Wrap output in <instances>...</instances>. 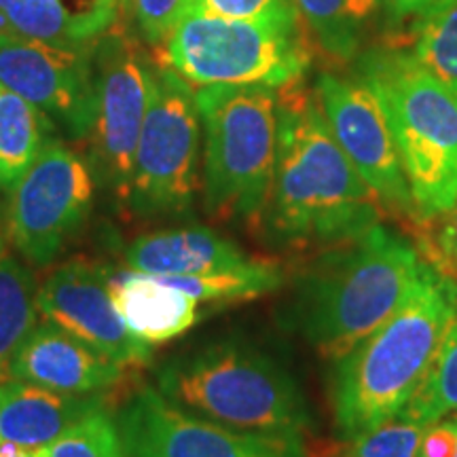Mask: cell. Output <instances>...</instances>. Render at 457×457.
Instances as JSON below:
<instances>
[{"label":"cell","instance_id":"cell-1","mask_svg":"<svg viewBox=\"0 0 457 457\" xmlns=\"http://www.w3.org/2000/svg\"><path fill=\"white\" fill-rule=\"evenodd\" d=\"M384 208L347 159L318 94L301 81L278 89V155L262 222L288 248L328 245L362 236Z\"/></svg>","mask_w":457,"mask_h":457},{"label":"cell","instance_id":"cell-2","mask_svg":"<svg viewBox=\"0 0 457 457\" xmlns=\"http://www.w3.org/2000/svg\"><path fill=\"white\" fill-rule=\"evenodd\" d=\"M426 261L413 242L377 222L324 248L296 276L286 324L318 356L339 360L398 310Z\"/></svg>","mask_w":457,"mask_h":457},{"label":"cell","instance_id":"cell-3","mask_svg":"<svg viewBox=\"0 0 457 457\" xmlns=\"http://www.w3.org/2000/svg\"><path fill=\"white\" fill-rule=\"evenodd\" d=\"M457 318V278L426 261L420 282L367 339L335 360L330 381L341 441L396 420Z\"/></svg>","mask_w":457,"mask_h":457},{"label":"cell","instance_id":"cell-4","mask_svg":"<svg viewBox=\"0 0 457 457\" xmlns=\"http://www.w3.org/2000/svg\"><path fill=\"white\" fill-rule=\"evenodd\" d=\"M157 390L176 407L233 430L305 438L316 428L293 373L236 339L170 358L157 370Z\"/></svg>","mask_w":457,"mask_h":457},{"label":"cell","instance_id":"cell-5","mask_svg":"<svg viewBox=\"0 0 457 457\" xmlns=\"http://www.w3.org/2000/svg\"><path fill=\"white\" fill-rule=\"evenodd\" d=\"M390 123L421 222L457 202V96L413 55L384 54L364 64Z\"/></svg>","mask_w":457,"mask_h":457},{"label":"cell","instance_id":"cell-6","mask_svg":"<svg viewBox=\"0 0 457 457\" xmlns=\"http://www.w3.org/2000/svg\"><path fill=\"white\" fill-rule=\"evenodd\" d=\"M195 100L205 134V212L216 220L261 219L276 171L278 89L210 85Z\"/></svg>","mask_w":457,"mask_h":457},{"label":"cell","instance_id":"cell-7","mask_svg":"<svg viewBox=\"0 0 457 457\" xmlns=\"http://www.w3.org/2000/svg\"><path fill=\"white\" fill-rule=\"evenodd\" d=\"M163 62L195 87L262 85L282 89L299 83L310 64L296 26L231 20L191 4L168 41Z\"/></svg>","mask_w":457,"mask_h":457},{"label":"cell","instance_id":"cell-8","mask_svg":"<svg viewBox=\"0 0 457 457\" xmlns=\"http://www.w3.org/2000/svg\"><path fill=\"white\" fill-rule=\"evenodd\" d=\"M199 140L202 119L193 85L170 66L153 68L125 204L131 212L142 219L191 214L199 191Z\"/></svg>","mask_w":457,"mask_h":457},{"label":"cell","instance_id":"cell-9","mask_svg":"<svg viewBox=\"0 0 457 457\" xmlns=\"http://www.w3.org/2000/svg\"><path fill=\"white\" fill-rule=\"evenodd\" d=\"M96 179L87 159L49 138L9 188L4 237L28 265L47 267L91 216Z\"/></svg>","mask_w":457,"mask_h":457},{"label":"cell","instance_id":"cell-10","mask_svg":"<svg viewBox=\"0 0 457 457\" xmlns=\"http://www.w3.org/2000/svg\"><path fill=\"white\" fill-rule=\"evenodd\" d=\"M96 117L87 165L96 185L128 204L136 146L151 100L153 68L123 32H104L94 45Z\"/></svg>","mask_w":457,"mask_h":457},{"label":"cell","instance_id":"cell-11","mask_svg":"<svg viewBox=\"0 0 457 457\" xmlns=\"http://www.w3.org/2000/svg\"><path fill=\"white\" fill-rule=\"evenodd\" d=\"M117 424L128 457H310L303 436L233 430L176 407L151 386L131 394Z\"/></svg>","mask_w":457,"mask_h":457},{"label":"cell","instance_id":"cell-12","mask_svg":"<svg viewBox=\"0 0 457 457\" xmlns=\"http://www.w3.org/2000/svg\"><path fill=\"white\" fill-rule=\"evenodd\" d=\"M316 94L333 136L379 199L384 212H390L413 228H424L411 197L390 123L375 91L364 81L322 74Z\"/></svg>","mask_w":457,"mask_h":457},{"label":"cell","instance_id":"cell-13","mask_svg":"<svg viewBox=\"0 0 457 457\" xmlns=\"http://www.w3.org/2000/svg\"><path fill=\"white\" fill-rule=\"evenodd\" d=\"M94 45L64 47L0 32V83L37 106L66 138L87 140L96 117Z\"/></svg>","mask_w":457,"mask_h":457},{"label":"cell","instance_id":"cell-14","mask_svg":"<svg viewBox=\"0 0 457 457\" xmlns=\"http://www.w3.org/2000/svg\"><path fill=\"white\" fill-rule=\"evenodd\" d=\"M106 276L108 267L100 262H62L38 286V313L123 367L151 364L155 347L125 324L108 293Z\"/></svg>","mask_w":457,"mask_h":457},{"label":"cell","instance_id":"cell-15","mask_svg":"<svg viewBox=\"0 0 457 457\" xmlns=\"http://www.w3.org/2000/svg\"><path fill=\"white\" fill-rule=\"evenodd\" d=\"M125 375L128 367L45 318L30 330L11 362L13 379L77 394L106 392L121 384Z\"/></svg>","mask_w":457,"mask_h":457},{"label":"cell","instance_id":"cell-16","mask_svg":"<svg viewBox=\"0 0 457 457\" xmlns=\"http://www.w3.org/2000/svg\"><path fill=\"white\" fill-rule=\"evenodd\" d=\"M108 409L104 392H62L32 381H0V441L38 449L89 413Z\"/></svg>","mask_w":457,"mask_h":457},{"label":"cell","instance_id":"cell-17","mask_svg":"<svg viewBox=\"0 0 457 457\" xmlns=\"http://www.w3.org/2000/svg\"><path fill=\"white\" fill-rule=\"evenodd\" d=\"M239 245L205 227L151 231L125 248L129 270L163 278H197L237 271L253 265Z\"/></svg>","mask_w":457,"mask_h":457},{"label":"cell","instance_id":"cell-18","mask_svg":"<svg viewBox=\"0 0 457 457\" xmlns=\"http://www.w3.org/2000/svg\"><path fill=\"white\" fill-rule=\"evenodd\" d=\"M108 293L131 333L148 345H163L185 335L199 320V301L168 278L108 267Z\"/></svg>","mask_w":457,"mask_h":457},{"label":"cell","instance_id":"cell-19","mask_svg":"<svg viewBox=\"0 0 457 457\" xmlns=\"http://www.w3.org/2000/svg\"><path fill=\"white\" fill-rule=\"evenodd\" d=\"M114 0H0V32L64 47H91L117 20Z\"/></svg>","mask_w":457,"mask_h":457},{"label":"cell","instance_id":"cell-20","mask_svg":"<svg viewBox=\"0 0 457 457\" xmlns=\"http://www.w3.org/2000/svg\"><path fill=\"white\" fill-rule=\"evenodd\" d=\"M38 286L24 259L11 253L0 236V381L11 377V362L38 322Z\"/></svg>","mask_w":457,"mask_h":457},{"label":"cell","instance_id":"cell-21","mask_svg":"<svg viewBox=\"0 0 457 457\" xmlns=\"http://www.w3.org/2000/svg\"><path fill=\"white\" fill-rule=\"evenodd\" d=\"M54 131L37 106L0 83V193L24 176Z\"/></svg>","mask_w":457,"mask_h":457},{"label":"cell","instance_id":"cell-22","mask_svg":"<svg viewBox=\"0 0 457 457\" xmlns=\"http://www.w3.org/2000/svg\"><path fill=\"white\" fill-rule=\"evenodd\" d=\"M324 54L335 62L356 55L362 30L377 11L379 0H293Z\"/></svg>","mask_w":457,"mask_h":457},{"label":"cell","instance_id":"cell-23","mask_svg":"<svg viewBox=\"0 0 457 457\" xmlns=\"http://www.w3.org/2000/svg\"><path fill=\"white\" fill-rule=\"evenodd\" d=\"M413 57L457 96V0H438L421 13Z\"/></svg>","mask_w":457,"mask_h":457},{"label":"cell","instance_id":"cell-24","mask_svg":"<svg viewBox=\"0 0 457 457\" xmlns=\"http://www.w3.org/2000/svg\"><path fill=\"white\" fill-rule=\"evenodd\" d=\"M457 411V318L445 335L441 350L434 356L430 369L420 387L398 417L430 426L445 415Z\"/></svg>","mask_w":457,"mask_h":457},{"label":"cell","instance_id":"cell-25","mask_svg":"<svg viewBox=\"0 0 457 457\" xmlns=\"http://www.w3.org/2000/svg\"><path fill=\"white\" fill-rule=\"evenodd\" d=\"M26 457H128V451L117 420L108 409H100L45 447L28 449Z\"/></svg>","mask_w":457,"mask_h":457},{"label":"cell","instance_id":"cell-26","mask_svg":"<svg viewBox=\"0 0 457 457\" xmlns=\"http://www.w3.org/2000/svg\"><path fill=\"white\" fill-rule=\"evenodd\" d=\"M426 426L396 417L345 441L337 457H415Z\"/></svg>","mask_w":457,"mask_h":457},{"label":"cell","instance_id":"cell-27","mask_svg":"<svg viewBox=\"0 0 457 457\" xmlns=\"http://www.w3.org/2000/svg\"><path fill=\"white\" fill-rule=\"evenodd\" d=\"M193 4L214 15L261 24L296 26L299 20L293 0H193Z\"/></svg>","mask_w":457,"mask_h":457},{"label":"cell","instance_id":"cell-28","mask_svg":"<svg viewBox=\"0 0 457 457\" xmlns=\"http://www.w3.org/2000/svg\"><path fill=\"white\" fill-rule=\"evenodd\" d=\"M121 3L128 4L136 26L145 34L146 41L163 45L193 0H121Z\"/></svg>","mask_w":457,"mask_h":457},{"label":"cell","instance_id":"cell-29","mask_svg":"<svg viewBox=\"0 0 457 457\" xmlns=\"http://www.w3.org/2000/svg\"><path fill=\"white\" fill-rule=\"evenodd\" d=\"M441 219L443 225L436 233V248L428 250V261L451 276H457V202Z\"/></svg>","mask_w":457,"mask_h":457},{"label":"cell","instance_id":"cell-30","mask_svg":"<svg viewBox=\"0 0 457 457\" xmlns=\"http://www.w3.org/2000/svg\"><path fill=\"white\" fill-rule=\"evenodd\" d=\"M457 445V428L453 417L445 421H434L421 434L415 457H453Z\"/></svg>","mask_w":457,"mask_h":457},{"label":"cell","instance_id":"cell-31","mask_svg":"<svg viewBox=\"0 0 457 457\" xmlns=\"http://www.w3.org/2000/svg\"><path fill=\"white\" fill-rule=\"evenodd\" d=\"M387 7H390L396 15H409V13H424L436 4L438 0H386Z\"/></svg>","mask_w":457,"mask_h":457},{"label":"cell","instance_id":"cell-32","mask_svg":"<svg viewBox=\"0 0 457 457\" xmlns=\"http://www.w3.org/2000/svg\"><path fill=\"white\" fill-rule=\"evenodd\" d=\"M453 421H455V428H457V413L453 415ZM453 457H457V445H455V453H453Z\"/></svg>","mask_w":457,"mask_h":457},{"label":"cell","instance_id":"cell-33","mask_svg":"<svg viewBox=\"0 0 457 457\" xmlns=\"http://www.w3.org/2000/svg\"><path fill=\"white\" fill-rule=\"evenodd\" d=\"M114 3H119V4H121V0H114Z\"/></svg>","mask_w":457,"mask_h":457}]
</instances>
